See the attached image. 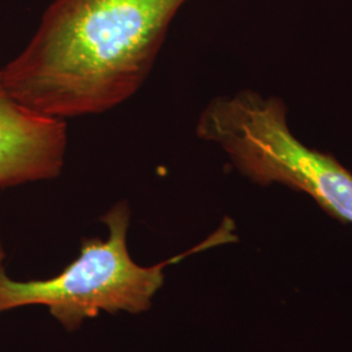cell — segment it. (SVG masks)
<instances>
[{
    "mask_svg": "<svg viewBox=\"0 0 352 352\" xmlns=\"http://www.w3.org/2000/svg\"><path fill=\"white\" fill-rule=\"evenodd\" d=\"M187 1L54 0L3 81L26 107L64 120L111 110L142 87Z\"/></svg>",
    "mask_w": 352,
    "mask_h": 352,
    "instance_id": "obj_1",
    "label": "cell"
},
{
    "mask_svg": "<svg viewBox=\"0 0 352 352\" xmlns=\"http://www.w3.org/2000/svg\"><path fill=\"white\" fill-rule=\"evenodd\" d=\"M196 135L218 145L252 183L305 193L327 215L352 225L351 170L292 133L282 98L252 89L217 97L202 110Z\"/></svg>",
    "mask_w": 352,
    "mask_h": 352,
    "instance_id": "obj_2",
    "label": "cell"
},
{
    "mask_svg": "<svg viewBox=\"0 0 352 352\" xmlns=\"http://www.w3.org/2000/svg\"><path fill=\"white\" fill-rule=\"evenodd\" d=\"M107 238L85 239L80 254L55 277L19 280L0 266V315L23 307H46L67 330L76 331L100 315L148 312L164 283V269L180 257L139 265L128 251L131 208L115 204L102 215Z\"/></svg>",
    "mask_w": 352,
    "mask_h": 352,
    "instance_id": "obj_3",
    "label": "cell"
},
{
    "mask_svg": "<svg viewBox=\"0 0 352 352\" xmlns=\"http://www.w3.org/2000/svg\"><path fill=\"white\" fill-rule=\"evenodd\" d=\"M67 145L65 120L17 101L0 72V188L56 177Z\"/></svg>",
    "mask_w": 352,
    "mask_h": 352,
    "instance_id": "obj_4",
    "label": "cell"
},
{
    "mask_svg": "<svg viewBox=\"0 0 352 352\" xmlns=\"http://www.w3.org/2000/svg\"><path fill=\"white\" fill-rule=\"evenodd\" d=\"M4 257H6V252H4L3 243H1V239H0V266H1V261L4 260Z\"/></svg>",
    "mask_w": 352,
    "mask_h": 352,
    "instance_id": "obj_5",
    "label": "cell"
}]
</instances>
